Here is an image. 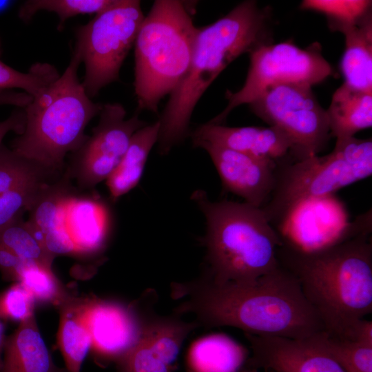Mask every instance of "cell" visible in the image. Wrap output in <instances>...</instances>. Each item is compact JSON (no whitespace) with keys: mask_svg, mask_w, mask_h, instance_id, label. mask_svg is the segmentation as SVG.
I'll list each match as a JSON object with an SVG mask.
<instances>
[{"mask_svg":"<svg viewBox=\"0 0 372 372\" xmlns=\"http://www.w3.org/2000/svg\"><path fill=\"white\" fill-rule=\"evenodd\" d=\"M36 303L19 282L0 292V320L21 323L35 315Z\"/></svg>","mask_w":372,"mask_h":372,"instance_id":"31","label":"cell"},{"mask_svg":"<svg viewBox=\"0 0 372 372\" xmlns=\"http://www.w3.org/2000/svg\"><path fill=\"white\" fill-rule=\"evenodd\" d=\"M87 302L88 296L73 295L58 308L57 345L68 372H81L90 350L91 337L86 321Z\"/></svg>","mask_w":372,"mask_h":372,"instance_id":"20","label":"cell"},{"mask_svg":"<svg viewBox=\"0 0 372 372\" xmlns=\"http://www.w3.org/2000/svg\"><path fill=\"white\" fill-rule=\"evenodd\" d=\"M105 207L96 199L72 195L65 207V228L77 255L102 251L109 235V217Z\"/></svg>","mask_w":372,"mask_h":372,"instance_id":"18","label":"cell"},{"mask_svg":"<svg viewBox=\"0 0 372 372\" xmlns=\"http://www.w3.org/2000/svg\"><path fill=\"white\" fill-rule=\"evenodd\" d=\"M52 169L29 160L5 145L0 148V227L29 211L41 196L61 178Z\"/></svg>","mask_w":372,"mask_h":372,"instance_id":"14","label":"cell"},{"mask_svg":"<svg viewBox=\"0 0 372 372\" xmlns=\"http://www.w3.org/2000/svg\"><path fill=\"white\" fill-rule=\"evenodd\" d=\"M192 138L194 147L208 143L276 165L294 159L292 141L274 126L228 127L208 122L198 126L192 133Z\"/></svg>","mask_w":372,"mask_h":372,"instance_id":"17","label":"cell"},{"mask_svg":"<svg viewBox=\"0 0 372 372\" xmlns=\"http://www.w3.org/2000/svg\"><path fill=\"white\" fill-rule=\"evenodd\" d=\"M196 147L208 153L225 189L253 206L265 204L274 185L275 163L208 143Z\"/></svg>","mask_w":372,"mask_h":372,"instance_id":"16","label":"cell"},{"mask_svg":"<svg viewBox=\"0 0 372 372\" xmlns=\"http://www.w3.org/2000/svg\"><path fill=\"white\" fill-rule=\"evenodd\" d=\"M243 358L241 349L220 335L195 342L187 358L189 372H236Z\"/></svg>","mask_w":372,"mask_h":372,"instance_id":"24","label":"cell"},{"mask_svg":"<svg viewBox=\"0 0 372 372\" xmlns=\"http://www.w3.org/2000/svg\"><path fill=\"white\" fill-rule=\"evenodd\" d=\"M269 14L245 1L215 22L198 28L189 68L158 120L159 152L167 154L189 133L190 118L207 89L234 60L265 41Z\"/></svg>","mask_w":372,"mask_h":372,"instance_id":"3","label":"cell"},{"mask_svg":"<svg viewBox=\"0 0 372 372\" xmlns=\"http://www.w3.org/2000/svg\"><path fill=\"white\" fill-rule=\"evenodd\" d=\"M198 28L185 3L156 0L134 43V92L139 110L157 112L187 72Z\"/></svg>","mask_w":372,"mask_h":372,"instance_id":"6","label":"cell"},{"mask_svg":"<svg viewBox=\"0 0 372 372\" xmlns=\"http://www.w3.org/2000/svg\"><path fill=\"white\" fill-rule=\"evenodd\" d=\"M1 372H68L56 365L39 331L35 315L7 336Z\"/></svg>","mask_w":372,"mask_h":372,"instance_id":"19","label":"cell"},{"mask_svg":"<svg viewBox=\"0 0 372 372\" xmlns=\"http://www.w3.org/2000/svg\"><path fill=\"white\" fill-rule=\"evenodd\" d=\"M159 128L157 121L152 124L145 125L134 134L124 156L106 180L110 196L113 202L138 185L150 151L158 141Z\"/></svg>","mask_w":372,"mask_h":372,"instance_id":"22","label":"cell"},{"mask_svg":"<svg viewBox=\"0 0 372 372\" xmlns=\"http://www.w3.org/2000/svg\"><path fill=\"white\" fill-rule=\"evenodd\" d=\"M249 105L257 116L290 138L293 161L318 155L331 137L326 110L307 84L271 85Z\"/></svg>","mask_w":372,"mask_h":372,"instance_id":"10","label":"cell"},{"mask_svg":"<svg viewBox=\"0 0 372 372\" xmlns=\"http://www.w3.org/2000/svg\"><path fill=\"white\" fill-rule=\"evenodd\" d=\"M32 100V97L24 92L12 90H0V105H10L17 107H25Z\"/></svg>","mask_w":372,"mask_h":372,"instance_id":"34","label":"cell"},{"mask_svg":"<svg viewBox=\"0 0 372 372\" xmlns=\"http://www.w3.org/2000/svg\"><path fill=\"white\" fill-rule=\"evenodd\" d=\"M25 265L19 258L0 243V272L5 281L18 282Z\"/></svg>","mask_w":372,"mask_h":372,"instance_id":"32","label":"cell"},{"mask_svg":"<svg viewBox=\"0 0 372 372\" xmlns=\"http://www.w3.org/2000/svg\"><path fill=\"white\" fill-rule=\"evenodd\" d=\"M18 282L31 294L36 305L54 306L58 309L74 295L52 269L36 265L26 264Z\"/></svg>","mask_w":372,"mask_h":372,"instance_id":"26","label":"cell"},{"mask_svg":"<svg viewBox=\"0 0 372 372\" xmlns=\"http://www.w3.org/2000/svg\"><path fill=\"white\" fill-rule=\"evenodd\" d=\"M245 335L252 351L246 365L248 369H263L273 372H346L322 346L317 334L303 340Z\"/></svg>","mask_w":372,"mask_h":372,"instance_id":"15","label":"cell"},{"mask_svg":"<svg viewBox=\"0 0 372 372\" xmlns=\"http://www.w3.org/2000/svg\"><path fill=\"white\" fill-rule=\"evenodd\" d=\"M115 0H28L19 10V17L30 21L39 11L56 14L59 19L58 29L63 28L65 21L79 14H97L111 6Z\"/></svg>","mask_w":372,"mask_h":372,"instance_id":"28","label":"cell"},{"mask_svg":"<svg viewBox=\"0 0 372 372\" xmlns=\"http://www.w3.org/2000/svg\"><path fill=\"white\" fill-rule=\"evenodd\" d=\"M81 63L73 51L64 72L23 108L24 130L12 142L16 153L45 167L63 170L65 156L87 139L84 130L103 105L92 101L79 80Z\"/></svg>","mask_w":372,"mask_h":372,"instance_id":"5","label":"cell"},{"mask_svg":"<svg viewBox=\"0 0 372 372\" xmlns=\"http://www.w3.org/2000/svg\"><path fill=\"white\" fill-rule=\"evenodd\" d=\"M300 8L323 14L329 28L342 33L371 14V1L305 0Z\"/></svg>","mask_w":372,"mask_h":372,"instance_id":"27","label":"cell"},{"mask_svg":"<svg viewBox=\"0 0 372 372\" xmlns=\"http://www.w3.org/2000/svg\"><path fill=\"white\" fill-rule=\"evenodd\" d=\"M144 18L140 1L115 0L87 23L78 27L74 51L84 63L81 83L90 98L118 80Z\"/></svg>","mask_w":372,"mask_h":372,"instance_id":"8","label":"cell"},{"mask_svg":"<svg viewBox=\"0 0 372 372\" xmlns=\"http://www.w3.org/2000/svg\"><path fill=\"white\" fill-rule=\"evenodd\" d=\"M326 112L331 136L336 140L353 137L372 125V93L343 83L333 93Z\"/></svg>","mask_w":372,"mask_h":372,"instance_id":"21","label":"cell"},{"mask_svg":"<svg viewBox=\"0 0 372 372\" xmlns=\"http://www.w3.org/2000/svg\"><path fill=\"white\" fill-rule=\"evenodd\" d=\"M317 338L346 372H372V343L340 340L324 331Z\"/></svg>","mask_w":372,"mask_h":372,"instance_id":"30","label":"cell"},{"mask_svg":"<svg viewBox=\"0 0 372 372\" xmlns=\"http://www.w3.org/2000/svg\"><path fill=\"white\" fill-rule=\"evenodd\" d=\"M265 372H273V371H271V370H265Z\"/></svg>","mask_w":372,"mask_h":372,"instance_id":"37","label":"cell"},{"mask_svg":"<svg viewBox=\"0 0 372 372\" xmlns=\"http://www.w3.org/2000/svg\"><path fill=\"white\" fill-rule=\"evenodd\" d=\"M342 33L345 37V50L340 68L345 79L344 83L372 93L371 14Z\"/></svg>","mask_w":372,"mask_h":372,"instance_id":"23","label":"cell"},{"mask_svg":"<svg viewBox=\"0 0 372 372\" xmlns=\"http://www.w3.org/2000/svg\"><path fill=\"white\" fill-rule=\"evenodd\" d=\"M0 243L27 265L52 269L55 257L35 239L23 216L0 227Z\"/></svg>","mask_w":372,"mask_h":372,"instance_id":"25","label":"cell"},{"mask_svg":"<svg viewBox=\"0 0 372 372\" xmlns=\"http://www.w3.org/2000/svg\"><path fill=\"white\" fill-rule=\"evenodd\" d=\"M250 65L243 86L237 92L227 90L228 104L209 122L222 124L236 107L249 104L266 88L281 83H320L333 74L331 64L321 53L318 43L301 48L291 41L260 45L249 52Z\"/></svg>","mask_w":372,"mask_h":372,"instance_id":"9","label":"cell"},{"mask_svg":"<svg viewBox=\"0 0 372 372\" xmlns=\"http://www.w3.org/2000/svg\"><path fill=\"white\" fill-rule=\"evenodd\" d=\"M48 63H36L28 72H21L0 61V90L19 88L32 98L40 94L60 76Z\"/></svg>","mask_w":372,"mask_h":372,"instance_id":"29","label":"cell"},{"mask_svg":"<svg viewBox=\"0 0 372 372\" xmlns=\"http://www.w3.org/2000/svg\"><path fill=\"white\" fill-rule=\"evenodd\" d=\"M25 124L24 110H14L6 120L0 122V148L2 141L10 132H14L20 135L23 133Z\"/></svg>","mask_w":372,"mask_h":372,"instance_id":"33","label":"cell"},{"mask_svg":"<svg viewBox=\"0 0 372 372\" xmlns=\"http://www.w3.org/2000/svg\"><path fill=\"white\" fill-rule=\"evenodd\" d=\"M10 4V1H0V12L6 9Z\"/></svg>","mask_w":372,"mask_h":372,"instance_id":"36","label":"cell"},{"mask_svg":"<svg viewBox=\"0 0 372 372\" xmlns=\"http://www.w3.org/2000/svg\"><path fill=\"white\" fill-rule=\"evenodd\" d=\"M144 314L138 303L88 296L86 321L96 364L116 363L134 347L142 332Z\"/></svg>","mask_w":372,"mask_h":372,"instance_id":"12","label":"cell"},{"mask_svg":"<svg viewBox=\"0 0 372 372\" xmlns=\"http://www.w3.org/2000/svg\"><path fill=\"white\" fill-rule=\"evenodd\" d=\"M145 310L137 342L116 362V372H172L181 345L195 322L163 317Z\"/></svg>","mask_w":372,"mask_h":372,"instance_id":"13","label":"cell"},{"mask_svg":"<svg viewBox=\"0 0 372 372\" xmlns=\"http://www.w3.org/2000/svg\"><path fill=\"white\" fill-rule=\"evenodd\" d=\"M6 339V324L4 321L0 320V372L3 366V358Z\"/></svg>","mask_w":372,"mask_h":372,"instance_id":"35","label":"cell"},{"mask_svg":"<svg viewBox=\"0 0 372 372\" xmlns=\"http://www.w3.org/2000/svg\"><path fill=\"white\" fill-rule=\"evenodd\" d=\"M371 174V138L336 140L333 150L327 155L276 165L273 190L260 208L278 231L302 202L333 195Z\"/></svg>","mask_w":372,"mask_h":372,"instance_id":"7","label":"cell"},{"mask_svg":"<svg viewBox=\"0 0 372 372\" xmlns=\"http://www.w3.org/2000/svg\"><path fill=\"white\" fill-rule=\"evenodd\" d=\"M145 125L137 114L127 118L120 103L103 104L92 135L71 153L68 176L83 189L107 180L124 156L134 134Z\"/></svg>","mask_w":372,"mask_h":372,"instance_id":"11","label":"cell"},{"mask_svg":"<svg viewBox=\"0 0 372 372\" xmlns=\"http://www.w3.org/2000/svg\"><path fill=\"white\" fill-rule=\"evenodd\" d=\"M282 239L276 252L278 264L297 279L324 332L347 338L356 322L372 312L371 211L318 247L305 249Z\"/></svg>","mask_w":372,"mask_h":372,"instance_id":"2","label":"cell"},{"mask_svg":"<svg viewBox=\"0 0 372 372\" xmlns=\"http://www.w3.org/2000/svg\"><path fill=\"white\" fill-rule=\"evenodd\" d=\"M172 297L181 300L178 314L192 313L198 324L233 327L245 333L295 340L324 331L297 279L278 266L255 282H214L200 277L172 285Z\"/></svg>","mask_w":372,"mask_h":372,"instance_id":"1","label":"cell"},{"mask_svg":"<svg viewBox=\"0 0 372 372\" xmlns=\"http://www.w3.org/2000/svg\"><path fill=\"white\" fill-rule=\"evenodd\" d=\"M192 198L205 218V273L214 282L253 283L278 266L276 252L283 239L260 207L212 201L203 190Z\"/></svg>","mask_w":372,"mask_h":372,"instance_id":"4","label":"cell"},{"mask_svg":"<svg viewBox=\"0 0 372 372\" xmlns=\"http://www.w3.org/2000/svg\"><path fill=\"white\" fill-rule=\"evenodd\" d=\"M0 54H1V43H0Z\"/></svg>","mask_w":372,"mask_h":372,"instance_id":"38","label":"cell"}]
</instances>
